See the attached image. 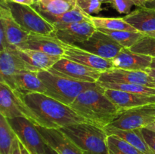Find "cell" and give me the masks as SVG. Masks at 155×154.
<instances>
[{
  "label": "cell",
  "mask_w": 155,
  "mask_h": 154,
  "mask_svg": "<svg viewBox=\"0 0 155 154\" xmlns=\"http://www.w3.org/2000/svg\"><path fill=\"white\" fill-rule=\"evenodd\" d=\"M152 60L153 57L150 56L135 53L130 48H124L112 61L115 68L145 71L148 68H151Z\"/></svg>",
  "instance_id": "cell-20"
},
{
  "label": "cell",
  "mask_w": 155,
  "mask_h": 154,
  "mask_svg": "<svg viewBox=\"0 0 155 154\" xmlns=\"http://www.w3.org/2000/svg\"><path fill=\"white\" fill-rule=\"evenodd\" d=\"M104 95L123 110L148 104H155V95L130 93L122 91L104 88Z\"/></svg>",
  "instance_id": "cell-18"
},
{
  "label": "cell",
  "mask_w": 155,
  "mask_h": 154,
  "mask_svg": "<svg viewBox=\"0 0 155 154\" xmlns=\"http://www.w3.org/2000/svg\"><path fill=\"white\" fill-rule=\"evenodd\" d=\"M103 33L108 35L114 40L122 45L124 48H130L133 47L138 41L142 39L145 35L141 32L125 31V30H108L104 29H100Z\"/></svg>",
  "instance_id": "cell-28"
},
{
  "label": "cell",
  "mask_w": 155,
  "mask_h": 154,
  "mask_svg": "<svg viewBox=\"0 0 155 154\" xmlns=\"http://www.w3.org/2000/svg\"><path fill=\"white\" fill-rule=\"evenodd\" d=\"M19 143H20V146H21V153L22 154H30V152L27 149V148L23 145L22 143H21V141L19 140Z\"/></svg>",
  "instance_id": "cell-40"
},
{
  "label": "cell",
  "mask_w": 155,
  "mask_h": 154,
  "mask_svg": "<svg viewBox=\"0 0 155 154\" xmlns=\"http://www.w3.org/2000/svg\"><path fill=\"white\" fill-rule=\"evenodd\" d=\"M24 49L34 50L50 55L63 57L64 54V43L52 35L30 34L28 40L21 50Z\"/></svg>",
  "instance_id": "cell-19"
},
{
  "label": "cell",
  "mask_w": 155,
  "mask_h": 154,
  "mask_svg": "<svg viewBox=\"0 0 155 154\" xmlns=\"http://www.w3.org/2000/svg\"><path fill=\"white\" fill-rule=\"evenodd\" d=\"M60 76L81 82H98L101 72L62 57L50 69Z\"/></svg>",
  "instance_id": "cell-10"
},
{
  "label": "cell",
  "mask_w": 155,
  "mask_h": 154,
  "mask_svg": "<svg viewBox=\"0 0 155 154\" xmlns=\"http://www.w3.org/2000/svg\"><path fill=\"white\" fill-rule=\"evenodd\" d=\"M45 154H59L57 151L54 150L52 147L49 146V145L46 144L45 146Z\"/></svg>",
  "instance_id": "cell-38"
},
{
  "label": "cell",
  "mask_w": 155,
  "mask_h": 154,
  "mask_svg": "<svg viewBox=\"0 0 155 154\" xmlns=\"http://www.w3.org/2000/svg\"><path fill=\"white\" fill-rule=\"evenodd\" d=\"M146 128H148V129L149 130H151V131H155V121L154 122H152L151 124H150L149 125H148V126L146 127Z\"/></svg>",
  "instance_id": "cell-41"
},
{
  "label": "cell",
  "mask_w": 155,
  "mask_h": 154,
  "mask_svg": "<svg viewBox=\"0 0 155 154\" xmlns=\"http://www.w3.org/2000/svg\"><path fill=\"white\" fill-rule=\"evenodd\" d=\"M145 72H146L150 76L152 77V79H154L155 82V69H154V68H148V69L145 70Z\"/></svg>",
  "instance_id": "cell-39"
},
{
  "label": "cell",
  "mask_w": 155,
  "mask_h": 154,
  "mask_svg": "<svg viewBox=\"0 0 155 154\" xmlns=\"http://www.w3.org/2000/svg\"><path fill=\"white\" fill-rule=\"evenodd\" d=\"M60 130L84 154H108L107 134L103 128L90 122H82Z\"/></svg>",
  "instance_id": "cell-3"
},
{
  "label": "cell",
  "mask_w": 155,
  "mask_h": 154,
  "mask_svg": "<svg viewBox=\"0 0 155 154\" xmlns=\"http://www.w3.org/2000/svg\"><path fill=\"white\" fill-rule=\"evenodd\" d=\"M101 85L82 92L70 107L88 122L104 128L115 120L124 110L114 104Z\"/></svg>",
  "instance_id": "cell-1"
},
{
  "label": "cell",
  "mask_w": 155,
  "mask_h": 154,
  "mask_svg": "<svg viewBox=\"0 0 155 154\" xmlns=\"http://www.w3.org/2000/svg\"><path fill=\"white\" fill-rule=\"evenodd\" d=\"M37 129L48 145L59 154H84L83 151L58 128L36 125Z\"/></svg>",
  "instance_id": "cell-17"
},
{
  "label": "cell",
  "mask_w": 155,
  "mask_h": 154,
  "mask_svg": "<svg viewBox=\"0 0 155 154\" xmlns=\"http://www.w3.org/2000/svg\"><path fill=\"white\" fill-rule=\"evenodd\" d=\"M108 154H145L115 134L107 135Z\"/></svg>",
  "instance_id": "cell-29"
},
{
  "label": "cell",
  "mask_w": 155,
  "mask_h": 154,
  "mask_svg": "<svg viewBox=\"0 0 155 154\" xmlns=\"http://www.w3.org/2000/svg\"><path fill=\"white\" fill-rule=\"evenodd\" d=\"M17 137L7 118L0 114V154H11Z\"/></svg>",
  "instance_id": "cell-27"
},
{
  "label": "cell",
  "mask_w": 155,
  "mask_h": 154,
  "mask_svg": "<svg viewBox=\"0 0 155 154\" xmlns=\"http://www.w3.org/2000/svg\"><path fill=\"white\" fill-rule=\"evenodd\" d=\"M0 4L8 8L15 21L27 33L45 36L54 33V26L31 5L7 1H0Z\"/></svg>",
  "instance_id": "cell-5"
},
{
  "label": "cell",
  "mask_w": 155,
  "mask_h": 154,
  "mask_svg": "<svg viewBox=\"0 0 155 154\" xmlns=\"http://www.w3.org/2000/svg\"><path fill=\"white\" fill-rule=\"evenodd\" d=\"M37 74L46 88L45 95L69 106L82 92L100 86L98 82L78 81L58 75L50 70H40Z\"/></svg>",
  "instance_id": "cell-4"
},
{
  "label": "cell",
  "mask_w": 155,
  "mask_h": 154,
  "mask_svg": "<svg viewBox=\"0 0 155 154\" xmlns=\"http://www.w3.org/2000/svg\"><path fill=\"white\" fill-rule=\"evenodd\" d=\"M38 72H22L7 79L4 82L12 90L25 96L31 93L45 94L46 88L38 76Z\"/></svg>",
  "instance_id": "cell-16"
},
{
  "label": "cell",
  "mask_w": 155,
  "mask_h": 154,
  "mask_svg": "<svg viewBox=\"0 0 155 154\" xmlns=\"http://www.w3.org/2000/svg\"><path fill=\"white\" fill-rule=\"evenodd\" d=\"M17 52L23 60L37 68L39 71L48 70L62 57L30 49L21 50L17 48Z\"/></svg>",
  "instance_id": "cell-22"
},
{
  "label": "cell",
  "mask_w": 155,
  "mask_h": 154,
  "mask_svg": "<svg viewBox=\"0 0 155 154\" xmlns=\"http://www.w3.org/2000/svg\"><path fill=\"white\" fill-rule=\"evenodd\" d=\"M101 4L98 0H77V6L91 16L97 14L102 10Z\"/></svg>",
  "instance_id": "cell-33"
},
{
  "label": "cell",
  "mask_w": 155,
  "mask_h": 154,
  "mask_svg": "<svg viewBox=\"0 0 155 154\" xmlns=\"http://www.w3.org/2000/svg\"><path fill=\"white\" fill-rule=\"evenodd\" d=\"M98 82L132 83L155 88L154 79L145 71L130 70L115 67L101 72Z\"/></svg>",
  "instance_id": "cell-11"
},
{
  "label": "cell",
  "mask_w": 155,
  "mask_h": 154,
  "mask_svg": "<svg viewBox=\"0 0 155 154\" xmlns=\"http://www.w3.org/2000/svg\"><path fill=\"white\" fill-rule=\"evenodd\" d=\"M98 84L104 88L113 89V90L122 91L130 92V93L142 94L147 95H155V88L147 87L138 84L132 83H105L98 82Z\"/></svg>",
  "instance_id": "cell-30"
},
{
  "label": "cell",
  "mask_w": 155,
  "mask_h": 154,
  "mask_svg": "<svg viewBox=\"0 0 155 154\" xmlns=\"http://www.w3.org/2000/svg\"><path fill=\"white\" fill-rule=\"evenodd\" d=\"M37 68L23 60L17 48H6L0 51V82L22 72H39Z\"/></svg>",
  "instance_id": "cell-13"
},
{
  "label": "cell",
  "mask_w": 155,
  "mask_h": 154,
  "mask_svg": "<svg viewBox=\"0 0 155 154\" xmlns=\"http://www.w3.org/2000/svg\"><path fill=\"white\" fill-rule=\"evenodd\" d=\"M0 27L3 29L6 40L13 48L23 49L30 33L24 30L12 17L10 11L0 4Z\"/></svg>",
  "instance_id": "cell-12"
},
{
  "label": "cell",
  "mask_w": 155,
  "mask_h": 154,
  "mask_svg": "<svg viewBox=\"0 0 155 154\" xmlns=\"http://www.w3.org/2000/svg\"><path fill=\"white\" fill-rule=\"evenodd\" d=\"M24 100L33 113L40 119L42 127L60 129L68 125L88 122L69 105L45 94H28L24 96Z\"/></svg>",
  "instance_id": "cell-2"
},
{
  "label": "cell",
  "mask_w": 155,
  "mask_h": 154,
  "mask_svg": "<svg viewBox=\"0 0 155 154\" xmlns=\"http://www.w3.org/2000/svg\"><path fill=\"white\" fill-rule=\"evenodd\" d=\"M33 5L40 14L61 15L77 6V0H39Z\"/></svg>",
  "instance_id": "cell-25"
},
{
  "label": "cell",
  "mask_w": 155,
  "mask_h": 154,
  "mask_svg": "<svg viewBox=\"0 0 155 154\" xmlns=\"http://www.w3.org/2000/svg\"><path fill=\"white\" fill-rule=\"evenodd\" d=\"M144 35H145V36H151V37L155 38V30L154 31H151V32H148V33H144Z\"/></svg>",
  "instance_id": "cell-42"
},
{
  "label": "cell",
  "mask_w": 155,
  "mask_h": 154,
  "mask_svg": "<svg viewBox=\"0 0 155 154\" xmlns=\"http://www.w3.org/2000/svg\"><path fill=\"white\" fill-rule=\"evenodd\" d=\"M145 1H148V0H145Z\"/></svg>",
  "instance_id": "cell-46"
},
{
  "label": "cell",
  "mask_w": 155,
  "mask_h": 154,
  "mask_svg": "<svg viewBox=\"0 0 155 154\" xmlns=\"http://www.w3.org/2000/svg\"><path fill=\"white\" fill-rule=\"evenodd\" d=\"M145 2V0H112L110 5L120 14H129L133 6L144 7Z\"/></svg>",
  "instance_id": "cell-32"
},
{
  "label": "cell",
  "mask_w": 155,
  "mask_h": 154,
  "mask_svg": "<svg viewBox=\"0 0 155 154\" xmlns=\"http://www.w3.org/2000/svg\"><path fill=\"white\" fill-rule=\"evenodd\" d=\"M128 24L142 33L155 30V10L148 8H138L124 17Z\"/></svg>",
  "instance_id": "cell-21"
},
{
  "label": "cell",
  "mask_w": 155,
  "mask_h": 154,
  "mask_svg": "<svg viewBox=\"0 0 155 154\" xmlns=\"http://www.w3.org/2000/svg\"><path fill=\"white\" fill-rule=\"evenodd\" d=\"M74 45L95 55L110 60H113L124 48L122 45L114 40L108 35L99 30H96L87 40Z\"/></svg>",
  "instance_id": "cell-9"
},
{
  "label": "cell",
  "mask_w": 155,
  "mask_h": 154,
  "mask_svg": "<svg viewBox=\"0 0 155 154\" xmlns=\"http://www.w3.org/2000/svg\"><path fill=\"white\" fill-rule=\"evenodd\" d=\"M130 49L135 53L155 58V38L144 36Z\"/></svg>",
  "instance_id": "cell-31"
},
{
  "label": "cell",
  "mask_w": 155,
  "mask_h": 154,
  "mask_svg": "<svg viewBox=\"0 0 155 154\" xmlns=\"http://www.w3.org/2000/svg\"><path fill=\"white\" fill-rule=\"evenodd\" d=\"M38 1H39V0H34L35 3H36V2H38Z\"/></svg>",
  "instance_id": "cell-45"
},
{
  "label": "cell",
  "mask_w": 155,
  "mask_h": 154,
  "mask_svg": "<svg viewBox=\"0 0 155 154\" xmlns=\"http://www.w3.org/2000/svg\"><path fill=\"white\" fill-rule=\"evenodd\" d=\"M0 114L7 119L25 117L36 125L42 126L40 119L33 113L24 100V96L0 82Z\"/></svg>",
  "instance_id": "cell-6"
},
{
  "label": "cell",
  "mask_w": 155,
  "mask_h": 154,
  "mask_svg": "<svg viewBox=\"0 0 155 154\" xmlns=\"http://www.w3.org/2000/svg\"><path fill=\"white\" fill-rule=\"evenodd\" d=\"M98 1L101 2V3H108V4H110L112 2V0H98Z\"/></svg>",
  "instance_id": "cell-43"
},
{
  "label": "cell",
  "mask_w": 155,
  "mask_h": 154,
  "mask_svg": "<svg viewBox=\"0 0 155 154\" xmlns=\"http://www.w3.org/2000/svg\"><path fill=\"white\" fill-rule=\"evenodd\" d=\"M7 119L18 140L30 154H45L47 143L33 122L25 117Z\"/></svg>",
  "instance_id": "cell-7"
},
{
  "label": "cell",
  "mask_w": 155,
  "mask_h": 154,
  "mask_svg": "<svg viewBox=\"0 0 155 154\" xmlns=\"http://www.w3.org/2000/svg\"><path fill=\"white\" fill-rule=\"evenodd\" d=\"M144 139L152 152L155 154V131L148 129L146 128H141Z\"/></svg>",
  "instance_id": "cell-34"
},
{
  "label": "cell",
  "mask_w": 155,
  "mask_h": 154,
  "mask_svg": "<svg viewBox=\"0 0 155 154\" xmlns=\"http://www.w3.org/2000/svg\"><path fill=\"white\" fill-rule=\"evenodd\" d=\"M1 1L12 2L18 3V4L27 5H33L35 4L34 0H1Z\"/></svg>",
  "instance_id": "cell-36"
},
{
  "label": "cell",
  "mask_w": 155,
  "mask_h": 154,
  "mask_svg": "<svg viewBox=\"0 0 155 154\" xmlns=\"http://www.w3.org/2000/svg\"><path fill=\"white\" fill-rule=\"evenodd\" d=\"M92 24L97 30L104 29L108 30H125V31L139 32L133 26L127 22L124 18H101L91 17Z\"/></svg>",
  "instance_id": "cell-26"
},
{
  "label": "cell",
  "mask_w": 155,
  "mask_h": 154,
  "mask_svg": "<svg viewBox=\"0 0 155 154\" xmlns=\"http://www.w3.org/2000/svg\"><path fill=\"white\" fill-rule=\"evenodd\" d=\"M151 68H154V69H155V58H153L152 63H151Z\"/></svg>",
  "instance_id": "cell-44"
},
{
  "label": "cell",
  "mask_w": 155,
  "mask_h": 154,
  "mask_svg": "<svg viewBox=\"0 0 155 154\" xmlns=\"http://www.w3.org/2000/svg\"><path fill=\"white\" fill-rule=\"evenodd\" d=\"M107 135L115 134L145 154H154L144 139L141 128L133 130H121L107 125L104 128Z\"/></svg>",
  "instance_id": "cell-23"
},
{
  "label": "cell",
  "mask_w": 155,
  "mask_h": 154,
  "mask_svg": "<svg viewBox=\"0 0 155 154\" xmlns=\"http://www.w3.org/2000/svg\"><path fill=\"white\" fill-rule=\"evenodd\" d=\"M47 21L51 23L54 27V29L63 26L70 25L72 24L80 22H92L91 15L83 11L79 6L61 15H50L46 14H41Z\"/></svg>",
  "instance_id": "cell-24"
},
{
  "label": "cell",
  "mask_w": 155,
  "mask_h": 154,
  "mask_svg": "<svg viewBox=\"0 0 155 154\" xmlns=\"http://www.w3.org/2000/svg\"><path fill=\"white\" fill-rule=\"evenodd\" d=\"M97 29L92 22H80L55 29L52 36L67 45H75L87 40Z\"/></svg>",
  "instance_id": "cell-14"
},
{
  "label": "cell",
  "mask_w": 155,
  "mask_h": 154,
  "mask_svg": "<svg viewBox=\"0 0 155 154\" xmlns=\"http://www.w3.org/2000/svg\"><path fill=\"white\" fill-rule=\"evenodd\" d=\"M63 57L89 67L98 69L101 72H104L114 67L112 60L103 58L74 45L64 44V54Z\"/></svg>",
  "instance_id": "cell-15"
},
{
  "label": "cell",
  "mask_w": 155,
  "mask_h": 154,
  "mask_svg": "<svg viewBox=\"0 0 155 154\" xmlns=\"http://www.w3.org/2000/svg\"><path fill=\"white\" fill-rule=\"evenodd\" d=\"M155 121V104H148L124 110L110 127L121 130H133L146 128Z\"/></svg>",
  "instance_id": "cell-8"
},
{
  "label": "cell",
  "mask_w": 155,
  "mask_h": 154,
  "mask_svg": "<svg viewBox=\"0 0 155 154\" xmlns=\"http://www.w3.org/2000/svg\"><path fill=\"white\" fill-rule=\"evenodd\" d=\"M144 7L155 10V0H148V1H146Z\"/></svg>",
  "instance_id": "cell-37"
},
{
  "label": "cell",
  "mask_w": 155,
  "mask_h": 154,
  "mask_svg": "<svg viewBox=\"0 0 155 154\" xmlns=\"http://www.w3.org/2000/svg\"><path fill=\"white\" fill-rule=\"evenodd\" d=\"M11 154H22L21 153V146H20L19 140H18V137H17V139L15 140V142H14Z\"/></svg>",
  "instance_id": "cell-35"
}]
</instances>
